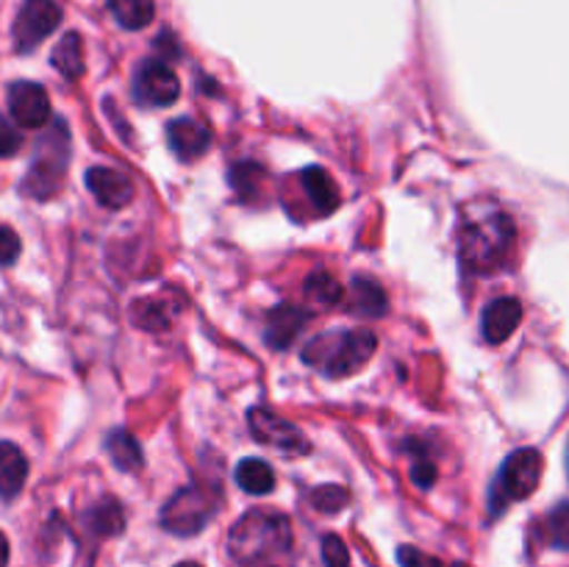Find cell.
Here are the masks:
<instances>
[{"label":"cell","instance_id":"33","mask_svg":"<svg viewBox=\"0 0 569 567\" xmlns=\"http://www.w3.org/2000/svg\"><path fill=\"white\" fill-rule=\"evenodd\" d=\"M567 472H569V445H567Z\"/></svg>","mask_w":569,"mask_h":567},{"label":"cell","instance_id":"20","mask_svg":"<svg viewBox=\"0 0 569 567\" xmlns=\"http://www.w3.org/2000/svg\"><path fill=\"white\" fill-rule=\"evenodd\" d=\"M111 17L128 31H142L153 22V0H106Z\"/></svg>","mask_w":569,"mask_h":567},{"label":"cell","instance_id":"16","mask_svg":"<svg viewBox=\"0 0 569 567\" xmlns=\"http://www.w3.org/2000/svg\"><path fill=\"white\" fill-rule=\"evenodd\" d=\"M303 187H306V195H309L311 203L317 206L320 215H331V211L339 206L337 183H333V178L328 176L326 170H320V167H309V170H303Z\"/></svg>","mask_w":569,"mask_h":567},{"label":"cell","instance_id":"19","mask_svg":"<svg viewBox=\"0 0 569 567\" xmlns=\"http://www.w3.org/2000/svg\"><path fill=\"white\" fill-rule=\"evenodd\" d=\"M50 61H53L56 70H59L64 78H70V81L81 78L83 76L81 37H78L76 31L64 33V37H61V42L53 48V56H50Z\"/></svg>","mask_w":569,"mask_h":567},{"label":"cell","instance_id":"14","mask_svg":"<svg viewBox=\"0 0 569 567\" xmlns=\"http://www.w3.org/2000/svg\"><path fill=\"white\" fill-rule=\"evenodd\" d=\"M306 320H309V315H306L300 306H292V304L276 306V309L267 315V331H264L267 345L278 350L292 345L295 337L300 334V328L306 326Z\"/></svg>","mask_w":569,"mask_h":567},{"label":"cell","instance_id":"28","mask_svg":"<svg viewBox=\"0 0 569 567\" xmlns=\"http://www.w3.org/2000/svg\"><path fill=\"white\" fill-rule=\"evenodd\" d=\"M22 139H20V131H17L14 126H11L6 117H0V159H9V156H14L17 150H20Z\"/></svg>","mask_w":569,"mask_h":567},{"label":"cell","instance_id":"15","mask_svg":"<svg viewBox=\"0 0 569 567\" xmlns=\"http://www.w3.org/2000/svg\"><path fill=\"white\" fill-rule=\"evenodd\" d=\"M28 478V459L14 442H0V498H14Z\"/></svg>","mask_w":569,"mask_h":567},{"label":"cell","instance_id":"11","mask_svg":"<svg viewBox=\"0 0 569 567\" xmlns=\"http://www.w3.org/2000/svg\"><path fill=\"white\" fill-rule=\"evenodd\" d=\"M87 187L106 209H122L133 200L131 178L120 170H111V167H92L87 172Z\"/></svg>","mask_w":569,"mask_h":567},{"label":"cell","instance_id":"27","mask_svg":"<svg viewBox=\"0 0 569 567\" xmlns=\"http://www.w3.org/2000/svg\"><path fill=\"white\" fill-rule=\"evenodd\" d=\"M398 561L400 567H445L437 556L426 554V550L420 548H411V545H403V548L398 550Z\"/></svg>","mask_w":569,"mask_h":567},{"label":"cell","instance_id":"24","mask_svg":"<svg viewBox=\"0 0 569 567\" xmlns=\"http://www.w3.org/2000/svg\"><path fill=\"white\" fill-rule=\"evenodd\" d=\"M542 537L550 548L569 550V500H561L542 523Z\"/></svg>","mask_w":569,"mask_h":567},{"label":"cell","instance_id":"30","mask_svg":"<svg viewBox=\"0 0 569 567\" xmlns=\"http://www.w3.org/2000/svg\"><path fill=\"white\" fill-rule=\"evenodd\" d=\"M433 478H437V467H433V465H417L415 470H411V481L420 484L422 489L431 487Z\"/></svg>","mask_w":569,"mask_h":567},{"label":"cell","instance_id":"32","mask_svg":"<svg viewBox=\"0 0 569 567\" xmlns=\"http://www.w3.org/2000/svg\"><path fill=\"white\" fill-rule=\"evenodd\" d=\"M176 567H203V565H198V561H181V565H176Z\"/></svg>","mask_w":569,"mask_h":567},{"label":"cell","instance_id":"25","mask_svg":"<svg viewBox=\"0 0 569 567\" xmlns=\"http://www.w3.org/2000/svg\"><path fill=\"white\" fill-rule=\"evenodd\" d=\"M350 500V493L345 487H339V484H326V487H317L315 493H311V504H315L317 511H326V515H337V511H342L345 506H348Z\"/></svg>","mask_w":569,"mask_h":567},{"label":"cell","instance_id":"29","mask_svg":"<svg viewBox=\"0 0 569 567\" xmlns=\"http://www.w3.org/2000/svg\"><path fill=\"white\" fill-rule=\"evenodd\" d=\"M20 256V237L0 222V265H11Z\"/></svg>","mask_w":569,"mask_h":567},{"label":"cell","instance_id":"6","mask_svg":"<svg viewBox=\"0 0 569 567\" xmlns=\"http://www.w3.org/2000/svg\"><path fill=\"white\" fill-rule=\"evenodd\" d=\"M217 511V493L209 487H183L172 495L161 509V526L178 537H192V534L203 531L209 520Z\"/></svg>","mask_w":569,"mask_h":567},{"label":"cell","instance_id":"22","mask_svg":"<svg viewBox=\"0 0 569 567\" xmlns=\"http://www.w3.org/2000/svg\"><path fill=\"white\" fill-rule=\"evenodd\" d=\"M387 292L381 284L370 281V278H356L353 284V309L365 317H383L387 315Z\"/></svg>","mask_w":569,"mask_h":567},{"label":"cell","instance_id":"5","mask_svg":"<svg viewBox=\"0 0 569 567\" xmlns=\"http://www.w3.org/2000/svg\"><path fill=\"white\" fill-rule=\"evenodd\" d=\"M67 156H70V145H67L64 122H56L53 131L37 145V153H33L31 167H28L22 189L31 198H50L64 181Z\"/></svg>","mask_w":569,"mask_h":567},{"label":"cell","instance_id":"17","mask_svg":"<svg viewBox=\"0 0 569 567\" xmlns=\"http://www.w3.org/2000/svg\"><path fill=\"white\" fill-rule=\"evenodd\" d=\"M233 478H237V484L248 495H267L276 489V472H272V467L267 461L256 459V456L239 461V467L233 470Z\"/></svg>","mask_w":569,"mask_h":567},{"label":"cell","instance_id":"10","mask_svg":"<svg viewBox=\"0 0 569 567\" xmlns=\"http://www.w3.org/2000/svg\"><path fill=\"white\" fill-rule=\"evenodd\" d=\"M9 111L14 122L28 131L44 128L50 120V98L42 83L33 81H14L9 87Z\"/></svg>","mask_w":569,"mask_h":567},{"label":"cell","instance_id":"4","mask_svg":"<svg viewBox=\"0 0 569 567\" xmlns=\"http://www.w3.org/2000/svg\"><path fill=\"white\" fill-rule=\"evenodd\" d=\"M545 459L537 448H520L506 456L492 489V515H500L511 500H526L542 481Z\"/></svg>","mask_w":569,"mask_h":567},{"label":"cell","instance_id":"26","mask_svg":"<svg viewBox=\"0 0 569 567\" xmlns=\"http://www.w3.org/2000/svg\"><path fill=\"white\" fill-rule=\"evenodd\" d=\"M322 559H326V567H353L350 565L348 545L337 537V534H328L322 539Z\"/></svg>","mask_w":569,"mask_h":567},{"label":"cell","instance_id":"2","mask_svg":"<svg viewBox=\"0 0 569 567\" xmlns=\"http://www.w3.org/2000/svg\"><path fill=\"white\" fill-rule=\"evenodd\" d=\"M517 228L506 211L489 209L467 217L459 233V256L470 270L492 272L506 265L515 248Z\"/></svg>","mask_w":569,"mask_h":567},{"label":"cell","instance_id":"3","mask_svg":"<svg viewBox=\"0 0 569 567\" xmlns=\"http://www.w3.org/2000/svg\"><path fill=\"white\" fill-rule=\"evenodd\" d=\"M378 337L370 328H353V331H331L311 339L303 350L306 365L317 367L331 378H345L359 372L367 361L376 356Z\"/></svg>","mask_w":569,"mask_h":567},{"label":"cell","instance_id":"8","mask_svg":"<svg viewBox=\"0 0 569 567\" xmlns=\"http://www.w3.org/2000/svg\"><path fill=\"white\" fill-rule=\"evenodd\" d=\"M61 9L56 0H22L20 14L14 20V48L31 53L44 37L59 28Z\"/></svg>","mask_w":569,"mask_h":567},{"label":"cell","instance_id":"1","mask_svg":"<svg viewBox=\"0 0 569 567\" xmlns=\"http://www.w3.org/2000/svg\"><path fill=\"white\" fill-rule=\"evenodd\" d=\"M292 548V526L281 511H248L233 523L228 550L242 567H270Z\"/></svg>","mask_w":569,"mask_h":567},{"label":"cell","instance_id":"31","mask_svg":"<svg viewBox=\"0 0 569 567\" xmlns=\"http://www.w3.org/2000/svg\"><path fill=\"white\" fill-rule=\"evenodd\" d=\"M9 565V539H6V534L0 531V567Z\"/></svg>","mask_w":569,"mask_h":567},{"label":"cell","instance_id":"7","mask_svg":"<svg viewBox=\"0 0 569 567\" xmlns=\"http://www.w3.org/2000/svg\"><path fill=\"white\" fill-rule=\"evenodd\" d=\"M250 434L256 437V442L267 445V448L278 450L283 456H303L309 454V439L300 434V428L295 422L283 420L276 411L264 409V406H256L248 415Z\"/></svg>","mask_w":569,"mask_h":567},{"label":"cell","instance_id":"9","mask_svg":"<svg viewBox=\"0 0 569 567\" xmlns=\"http://www.w3.org/2000/svg\"><path fill=\"white\" fill-rule=\"evenodd\" d=\"M133 94L144 106H172L181 94V81L164 61L148 59L133 76Z\"/></svg>","mask_w":569,"mask_h":567},{"label":"cell","instance_id":"13","mask_svg":"<svg viewBox=\"0 0 569 567\" xmlns=\"http://www.w3.org/2000/svg\"><path fill=\"white\" fill-rule=\"evenodd\" d=\"M522 322V304L517 298H498L483 309L481 331L492 345L506 342Z\"/></svg>","mask_w":569,"mask_h":567},{"label":"cell","instance_id":"23","mask_svg":"<svg viewBox=\"0 0 569 567\" xmlns=\"http://www.w3.org/2000/svg\"><path fill=\"white\" fill-rule=\"evenodd\" d=\"M303 289H306V295H309L311 304H317V306H337L339 300L345 298L342 284H339L337 278L328 276V272H322V270L311 272V276L306 278Z\"/></svg>","mask_w":569,"mask_h":567},{"label":"cell","instance_id":"12","mask_svg":"<svg viewBox=\"0 0 569 567\" xmlns=\"http://www.w3.org/2000/svg\"><path fill=\"white\" fill-rule=\"evenodd\" d=\"M167 139H170L172 153L181 161H194L209 150L211 133L203 122L192 120V117H178L167 126Z\"/></svg>","mask_w":569,"mask_h":567},{"label":"cell","instance_id":"18","mask_svg":"<svg viewBox=\"0 0 569 567\" xmlns=\"http://www.w3.org/2000/svg\"><path fill=\"white\" fill-rule=\"evenodd\" d=\"M106 450H109L111 461H114L117 470L122 472H137L142 470V448H139L137 439L131 437L128 431H122V428H117V431L109 434V439H106Z\"/></svg>","mask_w":569,"mask_h":567},{"label":"cell","instance_id":"21","mask_svg":"<svg viewBox=\"0 0 569 567\" xmlns=\"http://www.w3.org/2000/svg\"><path fill=\"white\" fill-rule=\"evenodd\" d=\"M87 526L92 528L98 537H114L126 526V517H122V506L117 498H103L87 511Z\"/></svg>","mask_w":569,"mask_h":567}]
</instances>
